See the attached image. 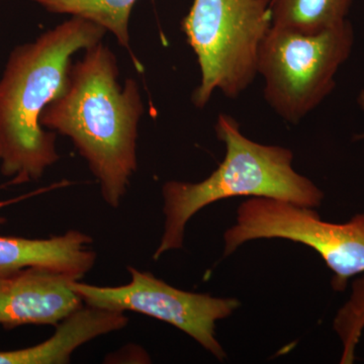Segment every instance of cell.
<instances>
[{"instance_id":"12","label":"cell","mask_w":364,"mask_h":364,"mask_svg":"<svg viewBox=\"0 0 364 364\" xmlns=\"http://www.w3.org/2000/svg\"><path fill=\"white\" fill-rule=\"evenodd\" d=\"M333 326L343 346L340 363H353L355 348L364 330V272L352 282L350 299L340 309Z\"/></svg>"},{"instance_id":"1","label":"cell","mask_w":364,"mask_h":364,"mask_svg":"<svg viewBox=\"0 0 364 364\" xmlns=\"http://www.w3.org/2000/svg\"><path fill=\"white\" fill-rule=\"evenodd\" d=\"M114 53L102 42L71 66L65 91L41 116V124L71 139L100 186L102 198L117 208L138 167L136 139L144 112L138 83L117 82Z\"/></svg>"},{"instance_id":"6","label":"cell","mask_w":364,"mask_h":364,"mask_svg":"<svg viewBox=\"0 0 364 364\" xmlns=\"http://www.w3.org/2000/svg\"><path fill=\"white\" fill-rule=\"evenodd\" d=\"M257 239H284L314 249L333 272L335 291H345L349 279L364 272V214L330 223L313 208L253 196L241 203L236 224L225 232L224 255Z\"/></svg>"},{"instance_id":"11","label":"cell","mask_w":364,"mask_h":364,"mask_svg":"<svg viewBox=\"0 0 364 364\" xmlns=\"http://www.w3.org/2000/svg\"><path fill=\"white\" fill-rule=\"evenodd\" d=\"M50 13L80 16L116 36L122 47L130 49L129 21L136 0H32Z\"/></svg>"},{"instance_id":"14","label":"cell","mask_w":364,"mask_h":364,"mask_svg":"<svg viewBox=\"0 0 364 364\" xmlns=\"http://www.w3.org/2000/svg\"><path fill=\"white\" fill-rule=\"evenodd\" d=\"M358 104L364 111V90L361 91L358 97ZM355 140H364V133L355 136Z\"/></svg>"},{"instance_id":"7","label":"cell","mask_w":364,"mask_h":364,"mask_svg":"<svg viewBox=\"0 0 364 364\" xmlns=\"http://www.w3.org/2000/svg\"><path fill=\"white\" fill-rule=\"evenodd\" d=\"M131 282L119 287H97L80 280L72 289L86 306L116 312H135L168 323L195 339L219 359L226 352L215 337V323L240 306L238 299L182 291L157 279L152 273L128 267Z\"/></svg>"},{"instance_id":"9","label":"cell","mask_w":364,"mask_h":364,"mask_svg":"<svg viewBox=\"0 0 364 364\" xmlns=\"http://www.w3.org/2000/svg\"><path fill=\"white\" fill-rule=\"evenodd\" d=\"M92 243L90 236L76 230L46 239L0 236V277L45 267L81 280L97 261Z\"/></svg>"},{"instance_id":"8","label":"cell","mask_w":364,"mask_h":364,"mask_svg":"<svg viewBox=\"0 0 364 364\" xmlns=\"http://www.w3.org/2000/svg\"><path fill=\"white\" fill-rule=\"evenodd\" d=\"M77 282L65 273L45 267H28L0 277V325L14 329L25 325H51L83 306L72 289Z\"/></svg>"},{"instance_id":"13","label":"cell","mask_w":364,"mask_h":364,"mask_svg":"<svg viewBox=\"0 0 364 364\" xmlns=\"http://www.w3.org/2000/svg\"><path fill=\"white\" fill-rule=\"evenodd\" d=\"M23 198H16V200H6V202H1L0 200V210L1 208H4V207H6V205H11V203L18 202L20 200H23ZM6 219L4 217H2L1 215H0V225L6 224Z\"/></svg>"},{"instance_id":"2","label":"cell","mask_w":364,"mask_h":364,"mask_svg":"<svg viewBox=\"0 0 364 364\" xmlns=\"http://www.w3.org/2000/svg\"><path fill=\"white\" fill-rule=\"evenodd\" d=\"M107 30L73 16L11 52L0 79V166L11 183L35 181L60 159L56 134L41 116L65 91L71 59L102 42Z\"/></svg>"},{"instance_id":"4","label":"cell","mask_w":364,"mask_h":364,"mask_svg":"<svg viewBox=\"0 0 364 364\" xmlns=\"http://www.w3.org/2000/svg\"><path fill=\"white\" fill-rule=\"evenodd\" d=\"M270 26V0H193L181 30L200 69L191 97L196 107L203 109L217 90L237 98L252 85Z\"/></svg>"},{"instance_id":"3","label":"cell","mask_w":364,"mask_h":364,"mask_svg":"<svg viewBox=\"0 0 364 364\" xmlns=\"http://www.w3.org/2000/svg\"><path fill=\"white\" fill-rule=\"evenodd\" d=\"M215 130L226 147L219 167L200 182L170 181L163 186L164 232L153 255L154 260L168 251L181 249L189 220L220 200L264 196L308 208L322 205L324 193L294 169L293 151L250 140L229 114L218 117Z\"/></svg>"},{"instance_id":"5","label":"cell","mask_w":364,"mask_h":364,"mask_svg":"<svg viewBox=\"0 0 364 364\" xmlns=\"http://www.w3.org/2000/svg\"><path fill=\"white\" fill-rule=\"evenodd\" d=\"M354 44L350 21L318 33L270 26L258 53L264 97L279 117L296 124L334 90L335 76Z\"/></svg>"},{"instance_id":"10","label":"cell","mask_w":364,"mask_h":364,"mask_svg":"<svg viewBox=\"0 0 364 364\" xmlns=\"http://www.w3.org/2000/svg\"><path fill=\"white\" fill-rule=\"evenodd\" d=\"M353 0H270L272 25L318 33L347 21Z\"/></svg>"}]
</instances>
